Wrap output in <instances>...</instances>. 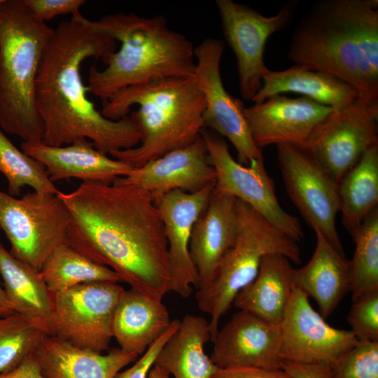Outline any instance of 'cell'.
I'll use <instances>...</instances> for the list:
<instances>
[{"label":"cell","mask_w":378,"mask_h":378,"mask_svg":"<svg viewBox=\"0 0 378 378\" xmlns=\"http://www.w3.org/2000/svg\"><path fill=\"white\" fill-rule=\"evenodd\" d=\"M57 195L70 214L67 244L113 270L130 288L160 300L170 291L167 241L149 192L115 182H83Z\"/></svg>","instance_id":"6da1fadb"},{"label":"cell","mask_w":378,"mask_h":378,"mask_svg":"<svg viewBox=\"0 0 378 378\" xmlns=\"http://www.w3.org/2000/svg\"><path fill=\"white\" fill-rule=\"evenodd\" d=\"M117 41L91 27L80 13L53 29L36 76L35 103L42 120V142L63 146L86 139L105 155L139 145L141 134L130 115L104 117L88 97L80 66L88 58L104 63Z\"/></svg>","instance_id":"7a4b0ae2"},{"label":"cell","mask_w":378,"mask_h":378,"mask_svg":"<svg viewBox=\"0 0 378 378\" xmlns=\"http://www.w3.org/2000/svg\"><path fill=\"white\" fill-rule=\"evenodd\" d=\"M102 102V114L113 120L139 106L130 114L141 134L139 145L109 153L132 168L192 144L205 128L204 97L194 76L127 87Z\"/></svg>","instance_id":"3957f363"},{"label":"cell","mask_w":378,"mask_h":378,"mask_svg":"<svg viewBox=\"0 0 378 378\" xmlns=\"http://www.w3.org/2000/svg\"><path fill=\"white\" fill-rule=\"evenodd\" d=\"M89 24L120 43L102 71L92 65L89 92L106 100L127 87L169 78L194 76L196 62L192 42L168 26L162 15L141 17L114 13Z\"/></svg>","instance_id":"277c9868"},{"label":"cell","mask_w":378,"mask_h":378,"mask_svg":"<svg viewBox=\"0 0 378 378\" xmlns=\"http://www.w3.org/2000/svg\"><path fill=\"white\" fill-rule=\"evenodd\" d=\"M52 30L34 19L22 0L0 3V127L22 141L43 139L35 85Z\"/></svg>","instance_id":"5b68a950"},{"label":"cell","mask_w":378,"mask_h":378,"mask_svg":"<svg viewBox=\"0 0 378 378\" xmlns=\"http://www.w3.org/2000/svg\"><path fill=\"white\" fill-rule=\"evenodd\" d=\"M288 56L295 65L333 75L352 85L358 98L378 104V75L356 46L346 0L316 3L295 27Z\"/></svg>","instance_id":"8992f818"},{"label":"cell","mask_w":378,"mask_h":378,"mask_svg":"<svg viewBox=\"0 0 378 378\" xmlns=\"http://www.w3.org/2000/svg\"><path fill=\"white\" fill-rule=\"evenodd\" d=\"M237 229L234 244L221 260L210 284L198 289L200 310L210 316L212 342L220 318L239 292L256 276L262 258L281 254L291 262H301L298 242L284 234L244 202L237 199Z\"/></svg>","instance_id":"52a82bcc"},{"label":"cell","mask_w":378,"mask_h":378,"mask_svg":"<svg viewBox=\"0 0 378 378\" xmlns=\"http://www.w3.org/2000/svg\"><path fill=\"white\" fill-rule=\"evenodd\" d=\"M69 223L57 195L34 191L15 198L0 190V229L10 244L9 252L38 272L53 249L66 243Z\"/></svg>","instance_id":"ba28073f"},{"label":"cell","mask_w":378,"mask_h":378,"mask_svg":"<svg viewBox=\"0 0 378 378\" xmlns=\"http://www.w3.org/2000/svg\"><path fill=\"white\" fill-rule=\"evenodd\" d=\"M215 4L224 37L236 57L241 96L251 102L269 70L264 62L267 41L291 24L299 1L284 4L276 15L269 17L232 0H216Z\"/></svg>","instance_id":"9c48e42d"},{"label":"cell","mask_w":378,"mask_h":378,"mask_svg":"<svg viewBox=\"0 0 378 378\" xmlns=\"http://www.w3.org/2000/svg\"><path fill=\"white\" fill-rule=\"evenodd\" d=\"M125 290L117 283L91 282L50 292L52 336L97 353L108 351L113 313Z\"/></svg>","instance_id":"30bf717a"},{"label":"cell","mask_w":378,"mask_h":378,"mask_svg":"<svg viewBox=\"0 0 378 378\" xmlns=\"http://www.w3.org/2000/svg\"><path fill=\"white\" fill-rule=\"evenodd\" d=\"M201 136L216 172L214 191L244 202L288 237L300 241L304 232L300 220L279 203L263 159L243 165L232 158L228 145L220 135L204 128Z\"/></svg>","instance_id":"8fae6325"},{"label":"cell","mask_w":378,"mask_h":378,"mask_svg":"<svg viewBox=\"0 0 378 378\" xmlns=\"http://www.w3.org/2000/svg\"><path fill=\"white\" fill-rule=\"evenodd\" d=\"M378 104L357 98L335 110L314 130L304 149L337 183L378 145Z\"/></svg>","instance_id":"7c38bea8"},{"label":"cell","mask_w":378,"mask_h":378,"mask_svg":"<svg viewBox=\"0 0 378 378\" xmlns=\"http://www.w3.org/2000/svg\"><path fill=\"white\" fill-rule=\"evenodd\" d=\"M277 158L286 190L309 226L345 255L337 227L338 183L302 148L278 144Z\"/></svg>","instance_id":"4fadbf2b"},{"label":"cell","mask_w":378,"mask_h":378,"mask_svg":"<svg viewBox=\"0 0 378 378\" xmlns=\"http://www.w3.org/2000/svg\"><path fill=\"white\" fill-rule=\"evenodd\" d=\"M223 41L208 38L194 49L196 66L194 77L203 93L204 127L226 137L237 153L238 162L248 165L263 159L262 150L255 144L244 115V102L225 90L220 75Z\"/></svg>","instance_id":"5bb4252c"},{"label":"cell","mask_w":378,"mask_h":378,"mask_svg":"<svg viewBox=\"0 0 378 378\" xmlns=\"http://www.w3.org/2000/svg\"><path fill=\"white\" fill-rule=\"evenodd\" d=\"M279 328L283 361L327 368L358 342L351 330L330 326L295 286Z\"/></svg>","instance_id":"9a60e30c"},{"label":"cell","mask_w":378,"mask_h":378,"mask_svg":"<svg viewBox=\"0 0 378 378\" xmlns=\"http://www.w3.org/2000/svg\"><path fill=\"white\" fill-rule=\"evenodd\" d=\"M215 184L192 192L174 190L154 199L167 241L170 290L188 298L199 277L189 253L193 226L206 207Z\"/></svg>","instance_id":"2e32d148"},{"label":"cell","mask_w":378,"mask_h":378,"mask_svg":"<svg viewBox=\"0 0 378 378\" xmlns=\"http://www.w3.org/2000/svg\"><path fill=\"white\" fill-rule=\"evenodd\" d=\"M334 111L304 97L276 94L245 107L244 115L255 144L262 149L272 144L302 147Z\"/></svg>","instance_id":"e0dca14e"},{"label":"cell","mask_w":378,"mask_h":378,"mask_svg":"<svg viewBox=\"0 0 378 378\" xmlns=\"http://www.w3.org/2000/svg\"><path fill=\"white\" fill-rule=\"evenodd\" d=\"M210 358L218 368L282 370L279 325L240 310L218 330Z\"/></svg>","instance_id":"ac0fdd59"},{"label":"cell","mask_w":378,"mask_h":378,"mask_svg":"<svg viewBox=\"0 0 378 378\" xmlns=\"http://www.w3.org/2000/svg\"><path fill=\"white\" fill-rule=\"evenodd\" d=\"M114 182L140 188L155 199L174 190L192 193L215 184L211 165L201 135L192 144L134 168Z\"/></svg>","instance_id":"d6986e66"},{"label":"cell","mask_w":378,"mask_h":378,"mask_svg":"<svg viewBox=\"0 0 378 378\" xmlns=\"http://www.w3.org/2000/svg\"><path fill=\"white\" fill-rule=\"evenodd\" d=\"M21 150L44 167L52 183L77 178L83 182L110 184L127 176L134 169L101 153L86 139L63 146H49L42 141H22Z\"/></svg>","instance_id":"ffe728a7"},{"label":"cell","mask_w":378,"mask_h":378,"mask_svg":"<svg viewBox=\"0 0 378 378\" xmlns=\"http://www.w3.org/2000/svg\"><path fill=\"white\" fill-rule=\"evenodd\" d=\"M237 199L213 192L197 219L191 234L189 253L199 277L198 289L212 281L221 260L237 236Z\"/></svg>","instance_id":"44dd1931"},{"label":"cell","mask_w":378,"mask_h":378,"mask_svg":"<svg viewBox=\"0 0 378 378\" xmlns=\"http://www.w3.org/2000/svg\"><path fill=\"white\" fill-rule=\"evenodd\" d=\"M34 354L46 378H115L138 357L120 348L102 354L48 335Z\"/></svg>","instance_id":"7402d4cb"},{"label":"cell","mask_w":378,"mask_h":378,"mask_svg":"<svg viewBox=\"0 0 378 378\" xmlns=\"http://www.w3.org/2000/svg\"><path fill=\"white\" fill-rule=\"evenodd\" d=\"M316 245L310 260L294 269L296 287L316 301L325 319L337 308L351 289L350 261L338 253L319 232L315 231Z\"/></svg>","instance_id":"603a6c76"},{"label":"cell","mask_w":378,"mask_h":378,"mask_svg":"<svg viewBox=\"0 0 378 378\" xmlns=\"http://www.w3.org/2000/svg\"><path fill=\"white\" fill-rule=\"evenodd\" d=\"M172 323L162 300L140 291L125 290L112 319V334L122 351L137 355L146 349Z\"/></svg>","instance_id":"cb8c5ba5"},{"label":"cell","mask_w":378,"mask_h":378,"mask_svg":"<svg viewBox=\"0 0 378 378\" xmlns=\"http://www.w3.org/2000/svg\"><path fill=\"white\" fill-rule=\"evenodd\" d=\"M293 270L291 261L285 255H265L255 278L239 292L232 304L279 325L295 287Z\"/></svg>","instance_id":"d4e9b609"},{"label":"cell","mask_w":378,"mask_h":378,"mask_svg":"<svg viewBox=\"0 0 378 378\" xmlns=\"http://www.w3.org/2000/svg\"><path fill=\"white\" fill-rule=\"evenodd\" d=\"M0 275L6 300L14 313L46 335H53L50 292L38 272L14 258L0 242Z\"/></svg>","instance_id":"484cf974"},{"label":"cell","mask_w":378,"mask_h":378,"mask_svg":"<svg viewBox=\"0 0 378 378\" xmlns=\"http://www.w3.org/2000/svg\"><path fill=\"white\" fill-rule=\"evenodd\" d=\"M284 92L301 94L334 110L349 106L358 97L352 85L333 75L293 65L282 71L269 69L263 76L260 90L251 102L259 103Z\"/></svg>","instance_id":"4316f807"},{"label":"cell","mask_w":378,"mask_h":378,"mask_svg":"<svg viewBox=\"0 0 378 378\" xmlns=\"http://www.w3.org/2000/svg\"><path fill=\"white\" fill-rule=\"evenodd\" d=\"M208 341H211L209 321L202 316L186 315L158 354L154 365L173 378H212L218 368L204 352Z\"/></svg>","instance_id":"83f0119b"},{"label":"cell","mask_w":378,"mask_h":378,"mask_svg":"<svg viewBox=\"0 0 378 378\" xmlns=\"http://www.w3.org/2000/svg\"><path fill=\"white\" fill-rule=\"evenodd\" d=\"M342 223L352 239L378 207V145L367 150L338 183Z\"/></svg>","instance_id":"f1b7e54d"},{"label":"cell","mask_w":378,"mask_h":378,"mask_svg":"<svg viewBox=\"0 0 378 378\" xmlns=\"http://www.w3.org/2000/svg\"><path fill=\"white\" fill-rule=\"evenodd\" d=\"M39 274L51 293L85 283L121 281L113 270L92 262L66 243L53 249Z\"/></svg>","instance_id":"f546056e"},{"label":"cell","mask_w":378,"mask_h":378,"mask_svg":"<svg viewBox=\"0 0 378 378\" xmlns=\"http://www.w3.org/2000/svg\"><path fill=\"white\" fill-rule=\"evenodd\" d=\"M353 241L355 251L349 261L354 302L378 291V207L365 218Z\"/></svg>","instance_id":"4dcf8cb0"},{"label":"cell","mask_w":378,"mask_h":378,"mask_svg":"<svg viewBox=\"0 0 378 378\" xmlns=\"http://www.w3.org/2000/svg\"><path fill=\"white\" fill-rule=\"evenodd\" d=\"M0 172L7 180L8 194L13 197L20 195L24 186L41 194L57 195L59 191L44 167L15 146L1 127Z\"/></svg>","instance_id":"1f68e13d"},{"label":"cell","mask_w":378,"mask_h":378,"mask_svg":"<svg viewBox=\"0 0 378 378\" xmlns=\"http://www.w3.org/2000/svg\"><path fill=\"white\" fill-rule=\"evenodd\" d=\"M46 336L18 314L0 317V374L18 366Z\"/></svg>","instance_id":"d6a6232c"},{"label":"cell","mask_w":378,"mask_h":378,"mask_svg":"<svg viewBox=\"0 0 378 378\" xmlns=\"http://www.w3.org/2000/svg\"><path fill=\"white\" fill-rule=\"evenodd\" d=\"M346 10L359 52L378 75V0H346Z\"/></svg>","instance_id":"836d02e7"},{"label":"cell","mask_w":378,"mask_h":378,"mask_svg":"<svg viewBox=\"0 0 378 378\" xmlns=\"http://www.w3.org/2000/svg\"><path fill=\"white\" fill-rule=\"evenodd\" d=\"M325 373L326 378H378V342L358 341Z\"/></svg>","instance_id":"e575fe53"},{"label":"cell","mask_w":378,"mask_h":378,"mask_svg":"<svg viewBox=\"0 0 378 378\" xmlns=\"http://www.w3.org/2000/svg\"><path fill=\"white\" fill-rule=\"evenodd\" d=\"M347 321L358 342H378V291L354 302Z\"/></svg>","instance_id":"d590c367"},{"label":"cell","mask_w":378,"mask_h":378,"mask_svg":"<svg viewBox=\"0 0 378 378\" xmlns=\"http://www.w3.org/2000/svg\"><path fill=\"white\" fill-rule=\"evenodd\" d=\"M31 15L38 21L46 22L57 16L80 13L85 0H22Z\"/></svg>","instance_id":"8d00e7d4"},{"label":"cell","mask_w":378,"mask_h":378,"mask_svg":"<svg viewBox=\"0 0 378 378\" xmlns=\"http://www.w3.org/2000/svg\"><path fill=\"white\" fill-rule=\"evenodd\" d=\"M181 321L174 319L162 333L130 368L117 374L115 378H147L156 357L169 337L178 330Z\"/></svg>","instance_id":"74e56055"},{"label":"cell","mask_w":378,"mask_h":378,"mask_svg":"<svg viewBox=\"0 0 378 378\" xmlns=\"http://www.w3.org/2000/svg\"><path fill=\"white\" fill-rule=\"evenodd\" d=\"M212 378H291L284 370L252 367L218 368Z\"/></svg>","instance_id":"f35d334b"},{"label":"cell","mask_w":378,"mask_h":378,"mask_svg":"<svg viewBox=\"0 0 378 378\" xmlns=\"http://www.w3.org/2000/svg\"><path fill=\"white\" fill-rule=\"evenodd\" d=\"M34 353L13 370L0 374V378H46Z\"/></svg>","instance_id":"ab89813d"},{"label":"cell","mask_w":378,"mask_h":378,"mask_svg":"<svg viewBox=\"0 0 378 378\" xmlns=\"http://www.w3.org/2000/svg\"><path fill=\"white\" fill-rule=\"evenodd\" d=\"M282 370L291 378H326L325 368L321 366L283 361Z\"/></svg>","instance_id":"60d3db41"},{"label":"cell","mask_w":378,"mask_h":378,"mask_svg":"<svg viewBox=\"0 0 378 378\" xmlns=\"http://www.w3.org/2000/svg\"><path fill=\"white\" fill-rule=\"evenodd\" d=\"M13 313L6 300L4 290L0 284V317H5Z\"/></svg>","instance_id":"b9f144b4"},{"label":"cell","mask_w":378,"mask_h":378,"mask_svg":"<svg viewBox=\"0 0 378 378\" xmlns=\"http://www.w3.org/2000/svg\"><path fill=\"white\" fill-rule=\"evenodd\" d=\"M147 378H172L171 376L159 366L154 365L148 372Z\"/></svg>","instance_id":"7bdbcfd3"},{"label":"cell","mask_w":378,"mask_h":378,"mask_svg":"<svg viewBox=\"0 0 378 378\" xmlns=\"http://www.w3.org/2000/svg\"><path fill=\"white\" fill-rule=\"evenodd\" d=\"M2 0H0V3L1 2Z\"/></svg>","instance_id":"ee69618b"}]
</instances>
